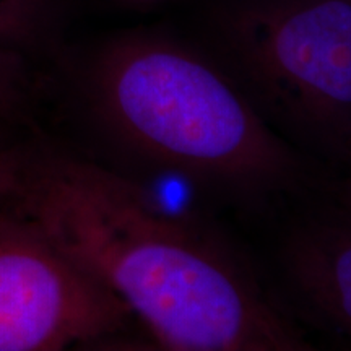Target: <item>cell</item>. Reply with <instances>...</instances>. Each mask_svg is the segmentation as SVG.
<instances>
[{
  "instance_id": "obj_10",
  "label": "cell",
  "mask_w": 351,
  "mask_h": 351,
  "mask_svg": "<svg viewBox=\"0 0 351 351\" xmlns=\"http://www.w3.org/2000/svg\"><path fill=\"white\" fill-rule=\"evenodd\" d=\"M345 160H348V163L351 165V135H350V140H348V147H346Z\"/></svg>"
},
{
  "instance_id": "obj_2",
  "label": "cell",
  "mask_w": 351,
  "mask_h": 351,
  "mask_svg": "<svg viewBox=\"0 0 351 351\" xmlns=\"http://www.w3.org/2000/svg\"><path fill=\"white\" fill-rule=\"evenodd\" d=\"M96 112L158 168L238 197L300 186L306 165L244 88L195 51L135 36L101 52L90 73Z\"/></svg>"
},
{
  "instance_id": "obj_5",
  "label": "cell",
  "mask_w": 351,
  "mask_h": 351,
  "mask_svg": "<svg viewBox=\"0 0 351 351\" xmlns=\"http://www.w3.org/2000/svg\"><path fill=\"white\" fill-rule=\"evenodd\" d=\"M289 278L333 330L351 340V221L315 223L288 243Z\"/></svg>"
},
{
  "instance_id": "obj_8",
  "label": "cell",
  "mask_w": 351,
  "mask_h": 351,
  "mask_svg": "<svg viewBox=\"0 0 351 351\" xmlns=\"http://www.w3.org/2000/svg\"><path fill=\"white\" fill-rule=\"evenodd\" d=\"M25 178L26 169L19 158L13 155V152L0 147V207L12 197H19Z\"/></svg>"
},
{
  "instance_id": "obj_6",
  "label": "cell",
  "mask_w": 351,
  "mask_h": 351,
  "mask_svg": "<svg viewBox=\"0 0 351 351\" xmlns=\"http://www.w3.org/2000/svg\"><path fill=\"white\" fill-rule=\"evenodd\" d=\"M51 0H0V43L26 52L41 41L51 21Z\"/></svg>"
},
{
  "instance_id": "obj_1",
  "label": "cell",
  "mask_w": 351,
  "mask_h": 351,
  "mask_svg": "<svg viewBox=\"0 0 351 351\" xmlns=\"http://www.w3.org/2000/svg\"><path fill=\"white\" fill-rule=\"evenodd\" d=\"M25 218L173 351H307L301 328L208 231L82 158L26 173Z\"/></svg>"
},
{
  "instance_id": "obj_9",
  "label": "cell",
  "mask_w": 351,
  "mask_h": 351,
  "mask_svg": "<svg viewBox=\"0 0 351 351\" xmlns=\"http://www.w3.org/2000/svg\"><path fill=\"white\" fill-rule=\"evenodd\" d=\"M341 207H343V213L345 218L351 221V171L346 178V181L343 182V187H341Z\"/></svg>"
},
{
  "instance_id": "obj_4",
  "label": "cell",
  "mask_w": 351,
  "mask_h": 351,
  "mask_svg": "<svg viewBox=\"0 0 351 351\" xmlns=\"http://www.w3.org/2000/svg\"><path fill=\"white\" fill-rule=\"evenodd\" d=\"M130 309L29 219L0 215V351H57L108 337Z\"/></svg>"
},
{
  "instance_id": "obj_7",
  "label": "cell",
  "mask_w": 351,
  "mask_h": 351,
  "mask_svg": "<svg viewBox=\"0 0 351 351\" xmlns=\"http://www.w3.org/2000/svg\"><path fill=\"white\" fill-rule=\"evenodd\" d=\"M26 90L25 52L0 43V116H13Z\"/></svg>"
},
{
  "instance_id": "obj_3",
  "label": "cell",
  "mask_w": 351,
  "mask_h": 351,
  "mask_svg": "<svg viewBox=\"0 0 351 351\" xmlns=\"http://www.w3.org/2000/svg\"><path fill=\"white\" fill-rule=\"evenodd\" d=\"M226 36L257 108L345 158L351 0H256L228 19Z\"/></svg>"
}]
</instances>
